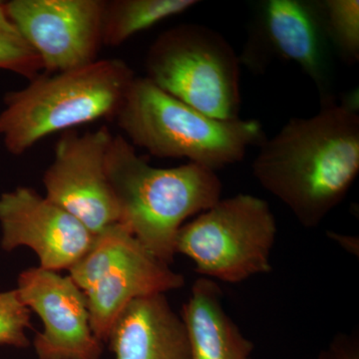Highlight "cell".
<instances>
[{
	"instance_id": "3957f363",
	"label": "cell",
	"mask_w": 359,
	"mask_h": 359,
	"mask_svg": "<svg viewBox=\"0 0 359 359\" xmlns=\"http://www.w3.org/2000/svg\"><path fill=\"white\" fill-rule=\"evenodd\" d=\"M122 59H101L58 73H40L25 88L8 92L0 112L6 150L25 154L59 132L116 118L135 79Z\"/></svg>"
},
{
	"instance_id": "7a4b0ae2",
	"label": "cell",
	"mask_w": 359,
	"mask_h": 359,
	"mask_svg": "<svg viewBox=\"0 0 359 359\" xmlns=\"http://www.w3.org/2000/svg\"><path fill=\"white\" fill-rule=\"evenodd\" d=\"M106 174L119 211V222L151 255L171 264L180 229L221 200L216 172L188 163L174 168L151 166L120 135L112 137Z\"/></svg>"
},
{
	"instance_id": "2e32d148",
	"label": "cell",
	"mask_w": 359,
	"mask_h": 359,
	"mask_svg": "<svg viewBox=\"0 0 359 359\" xmlns=\"http://www.w3.org/2000/svg\"><path fill=\"white\" fill-rule=\"evenodd\" d=\"M123 224L117 223L94 236L89 250L74 266L70 278L83 292L88 290L108 271L140 245Z\"/></svg>"
},
{
	"instance_id": "ffe728a7",
	"label": "cell",
	"mask_w": 359,
	"mask_h": 359,
	"mask_svg": "<svg viewBox=\"0 0 359 359\" xmlns=\"http://www.w3.org/2000/svg\"><path fill=\"white\" fill-rule=\"evenodd\" d=\"M332 359H359L358 334H339L327 348Z\"/></svg>"
},
{
	"instance_id": "277c9868",
	"label": "cell",
	"mask_w": 359,
	"mask_h": 359,
	"mask_svg": "<svg viewBox=\"0 0 359 359\" xmlns=\"http://www.w3.org/2000/svg\"><path fill=\"white\" fill-rule=\"evenodd\" d=\"M115 119L134 147L156 157L187 159L212 171L240 162L248 149L266 139L257 120L215 119L146 77H135Z\"/></svg>"
},
{
	"instance_id": "9c48e42d",
	"label": "cell",
	"mask_w": 359,
	"mask_h": 359,
	"mask_svg": "<svg viewBox=\"0 0 359 359\" xmlns=\"http://www.w3.org/2000/svg\"><path fill=\"white\" fill-rule=\"evenodd\" d=\"M113 135L107 126L79 135L63 132L45 171V197L79 219L93 235L119 222V211L106 174Z\"/></svg>"
},
{
	"instance_id": "8992f818",
	"label": "cell",
	"mask_w": 359,
	"mask_h": 359,
	"mask_svg": "<svg viewBox=\"0 0 359 359\" xmlns=\"http://www.w3.org/2000/svg\"><path fill=\"white\" fill-rule=\"evenodd\" d=\"M278 233L269 203L249 194L219 200L180 229L176 254L203 278L229 283L269 273Z\"/></svg>"
},
{
	"instance_id": "d6986e66",
	"label": "cell",
	"mask_w": 359,
	"mask_h": 359,
	"mask_svg": "<svg viewBox=\"0 0 359 359\" xmlns=\"http://www.w3.org/2000/svg\"><path fill=\"white\" fill-rule=\"evenodd\" d=\"M32 311L20 301L16 290L0 292V346L26 348V332L32 327Z\"/></svg>"
},
{
	"instance_id": "4fadbf2b",
	"label": "cell",
	"mask_w": 359,
	"mask_h": 359,
	"mask_svg": "<svg viewBox=\"0 0 359 359\" xmlns=\"http://www.w3.org/2000/svg\"><path fill=\"white\" fill-rule=\"evenodd\" d=\"M107 342L116 359H191L184 321L162 294L129 304L113 323Z\"/></svg>"
},
{
	"instance_id": "e0dca14e",
	"label": "cell",
	"mask_w": 359,
	"mask_h": 359,
	"mask_svg": "<svg viewBox=\"0 0 359 359\" xmlns=\"http://www.w3.org/2000/svg\"><path fill=\"white\" fill-rule=\"evenodd\" d=\"M325 32L334 51L353 65L359 60L358 0H318Z\"/></svg>"
},
{
	"instance_id": "44dd1931",
	"label": "cell",
	"mask_w": 359,
	"mask_h": 359,
	"mask_svg": "<svg viewBox=\"0 0 359 359\" xmlns=\"http://www.w3.org/2000/svg\"><path fill=\"white\" fill-rule=\"evenodd\" d=\"M328 238L334 240L337 243L342 249L346 250L349 254L354 256H358L359 242L358 238L353 237V236L340 235V233H334V231H328Z\"/></svg>"
},
{
	"instance_id": "8fae6325",
	"label": "cell",
	"mask_w": 359,
	"mask_h": 359,
	"mask_svg": "<svg viewBox=\"0 0 359 359\" xmlns=\"http://www.w3.org/2000/svg\"><path fill=\"white\" fill-rule=\"evenodd\" d=\"M2 249L28 247L41 268L69 269L83 257L93 233L79 219L28 187L0 196Z\"/></svg>"
},
{
	"instance_id": "ac0fdd59",
	"label": "cell",
	"mask_w": 359,
	"mask_h": 359,
	"mask_svg": "<svg viewBox=\"0 0 359 359\" xmlns=\"http://www.w3.org/2000/svg\"><path fill=\"white\" fill-rule=\"evenodd\" d=\"M0 69L11 71L32 80L42 68L36 52L26 42L6 13V2L0 1Z\"/></svg>"
},
{
	"instance_id": "5b68a950",
	"label": "cell",
	"mask_w": 359,
	"mask_h": 359,
	"mask_svg": "<svg viewBox=\"0 0 359 359\" xmlns=\"http://www.w3.org/2000/svg\"><path fill=\"white\" fill-rule=\"evenodd\" d=\"M146 78L158 88L215 119H240V58L223 35L208 26H175L153 42Z\"/></svg>"
},
{
	"instance_id": "30bf717a",
	"label": "cell",
	"mask_w": 359,
	"mask_h": 359,
	"mask_svg": "<svg viewBox=\"0 0 359 359\" xmlns=\"http://www.w3.org/2000/svg\"><path fill=\"white\" fill-rule=\"evenodd\" d=\"M43 323L33 346L39 359H99L103 344L92 332L83 290L70 276L39 266L25 269L16 289Z\"/></svg>"
},
{
	"instance_id": "6da1fadb",
	"label": "cell",
	"mask_w": 359,
	"mask_h": 359,
	"mask_svg": "<svg viewBox=\"0 0 359 359\" xmlns=\"http://www.w3.org/2000/svg\"><path fill=\"white\" fill-rule=\"evenodd\" d=\"M252 175L306 229L318 228L359 173L355 104L323 101L318 114L292 118L259 145Z\"/></svg>"
},
{
	"instance_id": "9a60e30c",
	"label": "cell",
	"mask_w": 359,
	"mask_h": 359,
	"mask_svg": "<svg viewBox=\"0 0 359 359\" xmlns=\"http://www.w3.org/2000/svg\"><path fill=\"white\" fill-rule=\"evenodd\" d=\"M195 0H114L106 1L102 44L120 46L136 33L197 6Z\"/></svg>"
},
{
	"instance_id": "5bb4252c",
	"label": "cell",
	"mask_w": 359,
	"mask_h": 359,
	"mask_svg": "<svg viewBox=\"0 0 359 359\" xmlns=\"http://www.w3.org/2000/svg\"><path fill=\"white\" fill-rule=\"evenodd\" d=\"M181 318L191 359H252L254 344L224 311L221 287L211 278L194 283Z\"/></svg>"
},
{
	"instance_id": "52a82bcc",
	"label": "cell",
	"mask_w": 359,
	"mask_h": 359,
	"mask_svg": "<svg viewBox=\"0 0 359 359\" xmlns=\"http://www.w3.org/2000/svg\"><path fill=\"white\" fill-rule=\"evenodd\" d=\"M334 48L318 0H263L256 4L241 65L264 73L273 60L299 66L316 85L321 102L332 99Z\"/></svg>"
},
{
	"instance_id": "7402d4cb",
	"label": "cell",
	"mask_w": 359,
	"mask_h": 359,
	"mask_svg": "<svg viewBox=\"0 0 359 359\" xmlns=\"http://www.w3.org/2000/svg\"><path fill=\"white\" fill-rule=\"evenodd\" d=\"M316 359H332V358L330 353H328L327 349H325V351H321Z\"/></svg>"
},
{
	"instance_id": "7c38bea8",
	"label": "cell",
	"mask_w": 359,
	"mask_h": 359,
	"mask_svg": "<svg viewBox=\"0 0 359 359\" xmlns=\"http://www.w3.org/2000/svg\"><path fill=\"white\" fill-rule=\"evenodd\" d=\"M184 276L140 245L84 292L92 332L107 342L113 323L135 299L183 287Z\"/></svg>"
},
{
	"instance_id": "ba28073f",
	"label": "cell",
	"mask_w": 359,
	"mask_h": 359,
	"mask_svg": "<svg viewBox=\"0 0 359 359\" xmlns=\"http://www.w3.org/2000/svg\"><path fill=\"white\" fill-rule=\"evenodd\" d=\"M105 0H11L6 13L36 52L45 73L95 62L102 45Z\"/></svg>"
}]
</instances>
